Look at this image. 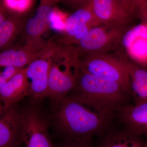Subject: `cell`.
<instances>
[{"label":"cell","instance_id":"cell-1","mask_svg":"<svg viewBox=\"0 0 147 147\" xmlns=\"http://www.w3.org/2000/svg\"><path fill=\"white\" fill-rule=\"evenodd\" d=\"M56 111L59 126L71 142L91 143L116 119V113L76 93L67 96Z\"/></svg>","mask_w":147,"mask_h":147},{"label":"cell","instance_id":"cell-2","mask_svg":"<svg viewBox=\"0 0 147 147\" xmlns=\"http://www.w3.org/2000/svg\"><path fill=\"white\" fill-rule=\"evenodd\" d=\"M76 93L117 113L130 95L120 84L79 71Z\"/></svg>","mask_w":147,"mask_h":147},{"label":"cell","instance_id":"cell-3","mask_svg":"<svg viewBox=\"0 0 147 147\" xmlns=\"http://www.w3.org/2000/svg\"><path fill=\"white\" fill-rule=\"evenodd\" d=\"M79 71L121 85L131 95L129 75L119 53L93 54L79 59Z\"/></svg>","mask_w":147,"mask_h":147},{"label":"cell","instance_id":"cell-4","mask_svg":"<svg viewBox=\"0 0 147 147\" xmlns=\"http://www.w3.org/2000/svg\"><path fill=\"white\" fill-rule=\"evenodd\" d=\"M127 31L110 28L104 25L92 28L75 46L70 45L74 59L78 62L79 58L87 55L124 52L121 40Z\"/></svg>","mask_w":147,"mask_h":147},{"label":"cell","instance_id":"cell-5","mask_svg":"<svg viewBox=\"0 0 147 147\" xmlns=\"http://www.w3.org/2000/svg\"><path fill=\"white\" fill-rule=\"evenodd\" d=\"M95 16L110 28L127 30L138 17L137 0L89 1Z\"/></svg>","mask_w":147,"mask_h":147},{"label":"cell","instance_id":"cell-6","mask_svg":"<svg viewBox=\"0 0 147 147\" xmlns=\"http://www.w3.org/2000/svg\"><path fill=\"white\" fill-rule=\"evenodd\" d=\"M59 47L52 43L40 51L39 56L26 67V74L30 84L29 97L34 105L46 97L50 67Z\"/></svg>","mask_w":147,"mask_h":147},{"label":"cell","instance_id":"cell-7","mask_svg":"<svg viewBox=\"0 0 147 147\" xmlns=\"http://www.w3.org/2000/svg\"><path fill=\"white\" fill-rule=\"evenodd\" d=\"M59 66L57 61H53L49 73L46 94V97L51 101V108L54 111L57 110L68 93L75 88L79 71H71V67H77L71 61L67 63L64 71L60 69Z\"/></svg>","mask_w":147,"mask_h":147},{"label":"cell","instance_id":"cell-8","mask_svg":"<svg viewBox=\"0 0 147 147\" xmlns=\"http://www.w3.org/2000/svg\"><path fill=\"white\" fill-rule=\"evenodd\" d=\"M55 1H41L34 16L25 22L24 29L27 40L26 46L37 51L45 46L41 36L50 28L55 13Z\"/></svg>","mask_w":147,"mask_h":147},{"label":"cell","instance_id":"cell-9","mask_svg":"<svg viewBox=\"0 0 147 147\" xmlns=\"http://www.w3.org/2000/svg\"><path fill=\"white\" fill-rule=\"evenodd\" d=\"M23 113L16 105L7 110L1 107L0 147H19L24 143Z\"/></svg>","mask_w":147,"mask_h":147},{"label":"cell","instance_id":"cell-10","mask_svg":"<svg viewBox=\"0 0 147 147\" xmlns=\"http://www.w3.org/2000/svg\"><path fill=\"white\" fill-rule=\"evenodd\" d=\"M102 25L95 16L89 2L87 1L83 6L67 18L63 43L69 45L76 35H85L92 28Z\"/></svg>","mask_w":147,"mask_h":147},{"label":"cell","instance_id":"cell-11","mask_svg":"<svg viewBox=\"0 0 147 147\" xmlns=\"http://www.w3.org/2000/svg\"><path fill=\"white\" fill-rule=\"evenodd\" d=\"M116 119L125 128L147 140V103L123 105L116 113Z\"/></svg>","mask_w":147,"mask_h":147},{"label":"cell","instance_id":"cell-12","mask_svg":"<svg viewBox=\"0 0 147 147\" xmlns=\"http://www.w3.org/2000/svg\"><path fill=\"white\" fill-rule=\"evenodd\" d=\"M119 55L129 75L134 105L147 103V70L129 60L126 53H120Z\"/></svg>","mask_w":147,"mask_h":147},{"label":"cell","instance_id":"cell-13","mask_svg":"<svg viewBox=\"0 0 147 147\" xmlns=\"http://www.w3.org/2000/svg\"><path fill=\"white\" fill-rule=\"evenodd\" d=\"M29 86L30 84L25 67L5 85L0 87V98L3 102L1 107L7 110L26 96H28Z\"/></svg>","mask_w":147,"mask_h":147},{"label":"cell","instance_id":"cell-14","mask_svg":"<svg viewBox=\"0 0 147 147\" xmlns=\"http://www.w3.org/2000/svg\"><path fill=\"white\" fill-rule=\"evenodd\" d=\"M95 147H147V140L125 128L112 127L98 138Z\"/></svg>","mask_w":147,"mask_h":147},{"label":"cell","instance_id":"cell-15","mask_svg":"<svg viewBox=\"0 0 147 147\" xmlns=\"http://www.w3.org/2000/svg\"><path fill=\"white\" fill-rule=\"evenodd\" d=\"M40 55V51H36L26 45L24 47L8 49L0 54L1 67L13 66L25 68Z\"/></svg>","mask_w":147,"mask_h":147},{"label":"cell","instance_id":"cell-16","mask_svg":"<svg viewBox=\"0 0 147 147\" xmlns=\"http://www.w3.org/2000/svg\"><path fill=\"white\" fill-rule=\"evenodd\" d=\"M25 20L23 16L9 15L0 24V48L5 49L13 42L15 38L24 29Z\"/></svg>","mask_w":147,"mask_h":147},{"label":"cell","instance_id":"cell-17","mask_svg":"<svg viewBox=\"0 0 147 147\" xmlns=\"http://www.w3.org/2000/svg\"><path fill=\"white\" fill-rule=\"evenodd\" d=\"M139 38L147 39V26L142 23L131 27L124 34L121 40L123 50L126 53V50Z\"/></svg>","mask_w":147,"mask_h":147},{"label":"cell","instance_id":"cell-18","mask_svg":"<svg viewBox=\"0 0 147 147\" xmlns=\"http://www.w3.org/2000/svg\"><path fill=\"white\" fill-rule=\"evenodd\" d=\"M34 2L30 0H5L1 2V5L10 15L23 16L31 8Z\"/></svg>","mask_w":147,"mask_h":147},{"label":"cell","instance_id":"cell-19","mask_svg":"<svg viewBox=\"0 0 147 147\" xmlns=\"http://www.w3.org/2000/svg\"><path fill=\"white\" fill-rule=\"evenodd\" d=\"M128 57L137 61H142L147 56V39L139 38L126 51Z\"/></svg>","mask_w":147,"mask_h":147},{"label":"cell","instance_id":"cell-20","mask_svg":"<svg viewBox=\"0 0 147 147\" xmlns=\"http://www.w3.org/2000/svg\"><path fill=\"white\" fill-rule=\"evenodd\" d=\"M23 69L13 66L5 67L3 71L0 74V87L5 85Z\"/></svg>","mask_w":147,"mask_h":147},{"label":"cell","instance_id":"cell-21","mask_svg":"<svg viewBox=\"0 0 147 147\" xmlns=\"http://www.w3.org/2000/svg\"><path fill=\"white\" fill-rule=\"evenodd\" d=\"M138 17L147 26V0H137Z\"/></svg>","mask_w":147,"mask_h":147},{"label":"cell","instance_id":"cell-22","mask_svg":"<svg viewBox=\"0 0 147 147\" xmlns=\"http://www.w3.org/2000/svg\"><path fill=\"white\" fill-rule=\"evenodd\" d=\"M50 28L59 31L65 32V24L55 12V14L50 24Z\"/></svg>","mask_w":147,"mask_h":147},{"label":"cell","instance_id":"cell-23","mask_svg":"<svg viewBox=\"0 0 147 147\" xmlns=\"http://www.w3.org/2000/svg\"><path fill=\"white\" fill-rule=\"evenodd\" d=\"M61 147H93L91 143L85 142H71L68 141L67 143Z\"/></svg>","mask_w":147,"mask_h":147}]
</instances>
